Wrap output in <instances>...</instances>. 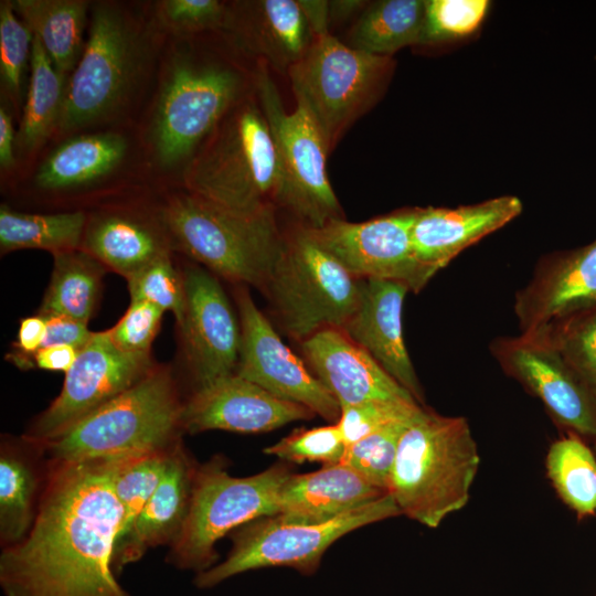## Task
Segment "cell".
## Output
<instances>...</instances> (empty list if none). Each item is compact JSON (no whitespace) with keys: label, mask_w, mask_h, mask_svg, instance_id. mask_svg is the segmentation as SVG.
Returning <instances> with one entry per match:
<instances>
[{"label":"cell","mask_w":596,"mask_h":596,"mask_svg":"<svg viewBox=\"0 0 596 596\" xmlns=\"http://www.w3.org/2000/svg\"><path fill=\"white\" fill-rule=\"evenodd\" d=\"M596 304V240L541 263L514 304L522 333L540 332Z\"/></svg>","instance_id":"obj_20"},{"label":"cell","mask_w":596,"mask_h":596,"mask_svg":"<svg viewBox=\"0 0 596 596\" xmlns=\"http://www.w3.org/2000/svg\"><path fill=\"white\" fill-rule=\"evenodd\" d=\"M398 514L400 508L387 492L370 504L324 523H285L275 515L256 519L233 531L227 557L198 573L194 584L210 588L237 574L274 566L313 574L324 552L341 536Z\"/></svg>","instance_id":"obj_11"},{"label":"cell","mask_w":596,"mask_h":596,"mask_svg":"<svg viewBox=\"0 0 596 596\" xmlns=\"http://www.w3.org/2000/svg\"><path fill=\"white\" fill-rule=\"evenodd\" d=\"M15 13L39 39L55 70L66 76L77 65L85 42L88 2L82 0H17Z\"/></svg>","instance_id":"obj_28"},{"label":"cell","mask_w":596,"mask_h":596,"mask_svg":"<svg viewBox=\"0 0 596 596\" xmlns=\"http://www.w3.org/2000/svg\"><path fill=\"white\" fill-rule=\"evenodd\" d=\"M347 446L336 424L313 428H298L278 443L264 449L265 454L296 464H341Z\"/></svg>","instance_id":"obj_39"},{"label":"cell","mask_w":596,"mask_h":596,"mask_svg":"<svg viewBox=\"0 0 596 596\" xmlns=\"http://www.w3.org/2000/svg\"><path fill=\"white\" fill-rule=\"evenodd\" d=\"M301 349L311 372L340 408L374 401L417 402L341 329H322L305 339Z\"/></svg>","instance_id":"obj_19"},{"label":"cell","mask_w":596,"mask_h":596,"mask_svg":"<svg viewBox=\"0 0 596 596\" xmlns=\"http://www.w3.org/2000/svg\"><path fill=\"white\" fill-rule=\"evenodd\" d=\"M140 26L118 6L99 3L91 14L82 56L65 85L62 134L109 120L127 104L146 63Z\"/></svg>","instance_id":"obj_7"},{"label":"cell","mask_w":596,"mask_h":596,"mask_svg":"<svg viewBox=\"0 0 596 596\" xmlns=\"http://www.w3.org/2000/svg\"><path fill=\"white\" fill-rule=\"evenodd\" d=\"M33 34L18 18L12 2L2 1L0 6V74L6 89L17 96L21 78L31 56Z\"/></svg>","instance_id":"obj_42"},{"label":"cell","mask_w":596,"mask_h":596,"mask_svg":"<svg viewBox=\"0 0 596 596\" xmlns=\"http://www.w3.org/2000/svg\"><path fill=\"white\" fill-rule=\"evenodd\" d=\"M46 323V333L42 348L51 345H70L77 351L82 350L92 339L94 332L87 324L65 316L43 317Z\"/></svg>","instance_id":"obj_45"},{"label":"cell","mask_w":596,"mask_h":596,"mask_svg":"<svg viewBox=\"0 0 596 596\" xmlns=\"http://www.w3.org/2000/svg\"><path fill=\"white\" fill-rule=\"evenodd\" d=\"M423 409L417 402H365L341 407L337 425L348 447L389 424L411 421Z\"/></svg>","instance_id":"obj_41"},{"label":"cell","mask_w":596,"mask_h":596,"mask_svg":"<svg viewBox=\"0 0 596 596\" xmlns=\"http://www.w3.org/2000/svg\"><path fill=\"white\" fill-rule=\"evenodd\" d=\"M224 26L244 50L287 72L313 39L298 0L236 2L227 9Z\"/></svg>","instance_id":"obj_24"},{"label":"cell","mask_w":596,"mask_h":596,"mask_svg":"<svg viewBox=\"0 0 596 596\" xmlns=\"http://www.w3.org/2000/svg\"><path fill=\"white\" fill-rule=\"evenodd\" d=\"M164 230L121 213L87 221L81 248L127 279L159 256L169 253Z\"/></svg>","instance_id":"obj_26"},{"label":"cell","mask_w":596,"mask_h":596,"mask_svg":"<svg viewBox=\"0 0 596 596\" xmlns=\"http://www.w3.org/2000/svg\"><path fill=\"white\" fill-rule=\"evenodd\" d=\"M78 351L70 345H51L39 349L34 362L39 369L67 372L74 364Z\"/></svg>","instance_id":"obj_46"},{"label":"cell","mask_w":596,"mask_h":596,"mask_svg":"<svg viewBox=\"0 0 596 596\" xmlns=\"http://www.w3.org/2000/svg\"><path fill=\"white\" fill-rule=\"evenodd\" d=\"M128 150L126 138L114 131L72 136L41 163L35 184L47 191L91 184L115 171Z\"/></svg>","instance_id":"obj_27"},{"label":"cell","mask_w":596,"mask_h":596,"mask_svg":"<svg viewBox=\"0 0 596 596\" xmlns=\"http://www.w3.org/2000/svg\"><path fill=\"white\" fill-rule=\"evenodd\" d=\"M313 36L329 32V1L298 0Z\"/></svg>","instance_id":"obj_49"},{"label":"cell","mask_w":596,"mask_h":596,"mask_svg":"<svg viewBox=\"0 0 596 596\" xmlns=\"http://www.w3.org/2000/svg\"><path fill=\"white\" fill-rule=\"evenodd\" d=\"M546 470L561 499L579 517L596 512V454L582 436L568 432L546 455Z\"/></svg>","instance_id":"obj_34"},{"label":"cell","mask_w":596,"mask_h":596,"mask_svg":"<svg viewBox=\"0 0 596 596\" xmlns=\"http://www.w3.org/2000/svg\"><path fill=\"white\" fill-rule=\"evenodd\" d=\"M291 338L304 341L326 329H342L358 308L362 279L351 275L301 225L284 236L263 289Z\"/></svg>","instance_id":"obj_8"},{"label":"cell","mask_w":596,"mask_h":596,"mask_svg":"<svg viewBox=\"0 0 596 596\" xmlns=\"http://www.w3.org/2000/svg\"><path fill=\"white\" fill-rule=\"evenodd\" d=\"M386 493L347 465L323 466L313 472L288 477L280 489L275 517L292 524L324 523Z\"/></svg>","instance_id":"obj_25"},{"label":"cell","mask_w":596,"mask_h":596,"mask_svg":"<svg viewBox=\"0 0 596 596\" xmlns=\"http://www.w3.org/2000/svg\"><path fill=\"white\" fill-rule=\"evenodd\" d=\"M196 466L180 443L170 454L166 473L151 498L114 547L116 575L151 549L170 545L188 514Z\"/></svg>","instance_id":"obj_23"},{"label":"cell","mask_w":596,"mask_h":596,"mask_svg":"<svg viewBox=\"0 0 596 596\" xmlns=\"http://www.w3.org/2000/svg\"><path fill=\"white\" fill-rule=\"evenodd\" d=\"M164 310L149 301H131L126 313L109 331L113 342L123 351L150 353Z\"/></svg>","instance_id":"obj_44"},{"label":"cell","mask_w":596,"mask_h":596,"mask_svg":"<svg viewBox=\"0 0 596 596\" xmlns=\"http://www.w3.org/2000/svg\"><path fill=\"white\" fill-rule=\"evenodd\" d=\"M161 24L178 34L224 26L227 8L217 0H164L158 2Z\"/></svg>","instance_id":"obj_43"},{"label":"cell","mask_w":596,"mask_h":596,"mask_svg":"<svg viewBox=\"0 0 596 596\" xmlns=\"http://www.w3.org/2000/svg\"><path fill=\"white\" fill-rule=\"evenodd\" d=\"M39 477L25 454L8 443L0 455V541L2 547L22 541L30 531L38 504Z\"/></svg>","instance_id":"obj_33"},{"label":"cell","mask_w":596,"mask_h":596,"mask_svg":"<svg viewBox=\"0 0 596 596\" xmlns=\"http://www.w3.org/2000/svg\"><path fill=\"white\" fill-rule=\"evenodd\" d=\"M238 72L187 54L171 56L151 119L150 143L162 168L188 163L222 117L241 98Z\"/></svg>","instance_id":"obj_9"},{"label":"cell","mask_w":596,"mask_h":596,"mask_svg":"<svg viewBox=\"0 0 596 596\" xmlns=\"http://www.w3.org/2000/svg\"><path fill=\"white\" fill-rule=\"evenodd\" d=\"M187 191L243 214L280 205L284 177L256 98L241 97L185 166Z\"/></svg>","instance_id":"obj_2"},{"label":"cell","mask_w":596,"mask_h":596,"mask_svg":"<svg viewBox=\"0 0 596 596\" xmlns=\"http://www.w3.org/2000/svg\"><path fill=\"white\" fill-rule=\"evenodd\" d=\"M408 290L396 280L362 279L358 308L341 330L423 405V389L402 329L403 302Z\"/></svg>","instance_id":"obj_21"},{"label":"cell","mask_w":596,"mask_h":596,"mask_svg":"<svg viewBox=\"0 0 596 596\" xmlns=\"http://www.w3.org/2000/svg\"><path fill=\"white\" fill-rule=\"evenodd\" d=\"M290 475L287 466L275 465L249 477H233L221 457L196 466L188 514L169 545L167 562L196 574L215 565V544L224 535L277 514L279 492Z\"/></svg>","instance_id":"obj_6"},{"label":"cell","mask_w":596,"mask_h":596,"mask_svg":"<svg viewBox=\"0 0 596 596\" xmlns=\"http://www.w3.org/2000/svg\"><path fill=\"white\" fill-rule=\"evenodd\" d=\"M131 455L51 460L30 531L1 552L4 596H130L113 554L123 525L115 478Z\"/></svg>","instance_id":"obj_1"},{"label":"cell","mask_w":596,"mask_h":596,"mask_svg":"<svg viewBox=\"0 0 596 596\" xmlns=\"http://www.w3.org/2000/svg\"><path fill=\"white\" fill-rule=\"evenodd\" d=\"M46 333V323L43 317L24 318L18 330V347L25 353H35L42 348Z\"/></svg>","instance_id":"obj_47"},{"label":"cell","mask_w":596,"mask_h":596,"mask_svg":"<svg viewBox=\"0 0 596 596\" xmlns=\"http://www.w3.org/2000/svg\"><path fill=\"white\" fill-rule=\"evenodd\" d=\"M183 406L170 370L155 368L41 448L54 461L168 451L181 443Z\"/></svg>","instance_id":"obj_5"},{"label":"cell","mask_w":596,"mask_h":596,"mask_svg":"<svg viewBox=\"0 0 596 596\" xmlns=\"http://www.w3.org/2000/svg\"><path fill=\"white\" fill-rule=\"evenodd\" d=\"M595 454H596V441H595Z\"/></svg>","instance_id":"obj_51"},{"label":"cell","mask_w":596,"mask_h":596,"mask_svg":"<svg viewBox=\"0 0 596 596\" xmlns=\"http://www.w3.org/2000/svg\"><path fill=\"white\" fill-rule=\"evenodd\" d=\"M501 366L521 382L570 432L596 441V392L542 333L493 342Z\"/></svg>","instance_id":"obj_16"},{"label":"cell","mask_w":596,"mask_h":596,"mask_svg":"<svg viewBox=\"0 0 596 596\" xmlns=\"http://www.w3.org/2000/svg\"><path fill=\"white\" fill-rule=\"evenodd\" d=\"M15 134L11 115L3 107L0 108V166L1 169H11L15 163L14 147Z\"/></svg>","instance_id":"obj_48"},{"label":"cell","mask_w":596,"mask_h":596,"mask_svg":"<svg viewBox=\"0 0 596 596\" xmlns=\"http://www.w3.org/2000/svg\"><path fill=\"white\" fill-rule=\"evenodd\" d=\"M185 312L179 324L194 391L235 373L241 324L220 283L199 266L183 274Z\"/></svg>","instance_id":"obj_17"},{"label":"cell","mask_w":596,"mask_h":596,"mask_svg":"<svg viewBox=\"0 0 596 596\" xmlns=\"http://www.w3.org/2000/svg\"><path fill=\"white\" fill-rule=\"evenodd\" d=\"M173 449L132 454L119 468L115 493L123 509V525L117 540L127 532L159 487Z\"/></svg>","instance_id":"obj_35"},{"label":"cell","mask_w":596,"mask_h":596,"mask_svg":"<svg viewBox=\"0 0 596 596\" xmlns=\"http://www.w3.org/2000/svg\"><path fill=\"white\" fill-rule=\"evenodd\" d=\"M390 68L389 56L359 51L326 32L288 70L296 100L311 114L329 152L374 102Z\"/></svg>","instance_id":"obj_10"},{"label":"cell","mask_w":596,"mask_h":596,"mask_svg":"<svg viewBox=\"0 0 596 596\" xmlns=\"http://www.w3.org/2000/svg\"><path fill=\"white\" fill-rule=\"evenodd\" d=\"M417 209L366 222L330 220L309 235L358 279H389L421 290L429 280L416 260L412 226Z\"/></svg>","instance_id":"obj_14"},{"label":"cell","mask_w":596,"mask_h":596,"mask_svg":"<svg viewBox=\"0 0 596 596\" xmlns=\"http://www.w3.org/2000/svg\"><path fill=\"white\" fill-rule=\"evenodd\" d=\"M415 418L389 424L348 446L341 464L354 469L373 486L389 492L401 437Z\"/></svg>","instance_id":"obj_37"},{"label":"cell","mask_w":596,"mask_h":596,"mask_svg":"<svg viewBox=\"0 0 596 596\" xmlns=\"http://www.w3.org/2000/svg\"><path fill=\"white\" fill-rule=\"evenodd\" d=\"M236 299L241 345L235 374L278 398L302 405L315 415L337 423L341 414L339 403L281 341L248 290L238 289Z\"/></svg>","instance_id":"obj_15"},{"label":"cell","mask_w":596,"mask_h":596,"mask_svg":"<svg viewBox=\"0 0 596 596\" xmlns=\"http://www.w3.org/2000/svg\"><path fill=\"white\" fill-rule=\"evenodd\" d=\"M170 243L215 274L264 289L284 235L275 210L243 214L190 192L172 195L160 212Z\"/></svg>","instance_id":"obj_4"},{"label":"cell","mask_w":596,"mask_h":596,"mask_svg":"<svg viewBox=\"0 0 596 596\" xmlns=\"http://www.w3.org/2000/svg\"><path fill=\"white\" fill-rule=\"evenodd\" d=\"M131 301H149L172 311L178 326L185 312L184 278L172 265L170 253L149 263L127 279Z\"/></svg>","instance_id":"obj_38"},{"label":"cell","mask_w":596,"mask_h":596,"mask_svg":"<svg viewBox=\"0 0 596 596\" xmlns=\"http://www.w3.org/2000/svg\"><path fill=\"white\" fill-rule=\"evenodd\" d=\"M521 211V201L511 195L456 209H417L412 226L416 260L430 279L461 251L502 227Z\"/></svg>","instance_id":"obj_22"},{"label":"cell","mask_w":596,"mask_h":596,"mask_svg":"<svg viewBox=\"0 0 596 596\" xmlns=\"http://www.w3.org/2000/svg\"><path fill=\"white\" fill-rule=\"evenodd\" d=\"M489 8L487 0H427L421 43H434L473 32Z\"/></svg>","instance_id":"obj_40"},{"label":"cell","mask_w":596,"mask_h":596,"mask_svg":"<svg viewBox=\"0 0 596 596\" xmlns=\"http://www.w3.org/2000/svg\"><path fill=\"white\" fill-rule=\"evenodd\" d=\"M53 255L54 268L39 316H65L87 324L99 298L104 265L82 248Z\"/></svg>","instance_id":"obj_30"},{"label":"cell","mask_w":596,"mask_h":596,"mask_svg":"<svg viewBox=\"0 0 596 596\" xmlns=\"http://www.w3.org/2000/svg\"><path fill=\"white\" fill-rule=\"evenodd\" d=\"M425 1L382 0L368 6L353 25L349 43L369 54L389 56L421 43Z\"/></svg>","instance_id":"obj_31"},{"label":"cell","mask_w":596,"mask_h":596,"mask_svg":"<svg viewBox=\"0 0 596 596\" xmlns=\"http://www.w3.org/2000/svg\"><path fill=\"white\" fill-rule=\"evenodd\" d=\"M30 62L29 89L15 136V147L22 153L38 150L58 128L66 85L34 35Z\"/></svg>","instance_id":"obj_29"},{"label":"cell","mask_w":596,"mask_h":596,"mask_svg":"<svg viewBox=\"0 0 596 596\" xmlns=\"http://www.w3.org/2000/svg\"><path fill=\"white\" fill-rule=\"evenodd\" d=\"M155 369L150 353L120 350L109 331L94 332L65 373L58 396L31 424L24 440L39 447L134 386Z\"/></svg>","instance_id":"obj_13"},{"label":"cell","mask_w":596,"mask_h":596,"mask_svg":"<svg viewBox=\"0 0 596 596\" xmlns=\"http://www.w3.org/2000/svg\"><path fill=\"white\" fill-rule=\"evenodd\" d=\"M535 333L547 337L563 358L596 392V304Z\"/></svg>","instance_id":"obj_36"},{"label":"cell","mask_w":596,"mask_h":596,"mask_svg":"<svg viewBox=\"0 0 596 596\" xmlns=\"http://www.w3.org/2000/svg\"><path fill=\"white\" fill-rule=\"evenodd\" d=\"M313 415L234 373L194 391L184 403L181 423L190 434L212 429L264 433Z\"/></svg>","instance_id":"obj_18"},{"label":"cell","mask_w":596,"mask_h":596,"mask_svg":"<svg viewBox=\"0 0 596 596\" xmlns=\"http://www.w3.org/2000/svg\"><path fill=\"white\" fill-rule=\"evenodd\" d=\"M86 223L83 212L32 214L1 205V253L20 248H41L53 254L78 249Z\"/></svg>","instance_id":"obj_32"},{"label":"cell","mask_w":596,"mask_h":596,"mask_svg":"<svg viewBox=\"0 0 596 596\" xmlns=\"http://www.w3.org/2000/svg\"><path fill=\"white\" fill-rule=\"evenodd\" d=\"M362 1H329V15L330 19L344 18L355 12L362 7Z\"/></svg>","instance_id":"obj_50"},{"label":"cell","mask_w":596,"mask_h":596,"mask_svg":"<svg viewBox=\"0 0 596 596\" xmlns=\"http://www.w3.org/2000/svg\"><path fill=\"white\" fill-rule=\"evenodd\" d=\"M479 464L467 419L424 408L401 437L389 493L401 514L437 528L468 503Z\"/></svg>","instance_id":"obj_3"},{"label":"cell","mask_w":596,"mask_h":596,"mask_svg":"<svg viewBox=\"0 0 596 596\" xmlns=\"http://www.w3.org/2000/svg\"><path fill=\"white\" fill-rule=\"evenodd\" d=\"M268 64L259 60L255 93L270 129L279 158L284 188L281 207L296 214L302 226L317 228L343 219L330 184L326 161L329 150L309 110L300 103L291 113L284 108Z\"/></svg>","instance_id":"obj_12"}]
</instances>
